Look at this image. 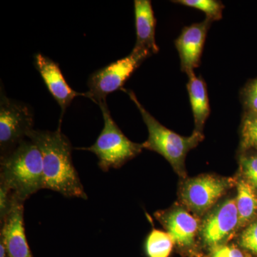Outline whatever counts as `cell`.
<instances>
[{"mask_svg":"<svg viewBox=\"0 0 257 257\" xmlns=\"http://www.w3.org/2000/svg\"><path fill=\"white\" fill-rule=\"evenodd\" d=\"M28 139L41 152L44 187L67 198L87 199L84 186L72 162V146L60 126L56 131L32 130Z\"/></svg>","mask_w":257,"mask_h":257,"instance_id":"cell-1","label":"cell"},{"mask_svg":"<svg viewBox=\"0 0 257 257\" xmlns=\"http://www.w3.org/2000/svg\"><path fill=\"white\" fill-rule=\"evenodd\" d=\"M160 215L161 221L174 243L182 247H191L194 244L199 228L197 219L194 216L182 209H175Z\"/></svg>","mask_w":257,"mask_h":257,"instance_id":"cell-12","label":"cell"},{"mask_svg":"<svg viewBox=\"0 0 257 257\" xmlns=\"http://www.w3.org/2000/svg\"><path fill=\"white\" fill-rule=\"evenodd\" d=\"M232 179L202 175L186 181L181 189L182 202L191 210L202 214L231 188Z\"/></svg>","mask_w":257,"mask_h":257,"instance_id":"cell-7","label":"cell"},{"mask_svg":"<svg viewBox=\"0 0 257 257\" xmlns=\"http://www.w3.org/2000/svg\"><path fill=\"white\" fill-rule=\"evenodd\" d=\"M241 96L246 111L257 113V79L245 86Z\"/></svg>","mask_w":257,"mask_h":257,"instance_id":"cell-20","label":"cell"},{"mask_svg":"<svg viewBox=\"0 0 257 257\" xmlns=\"http://www.w3.org/2000/svg\"><path fill=\"white\" fill-rule=\"evenodd\" d=\"M240 244L257 255V221L252 223L243 231L240 238Z\"/></svg>","mask_w":257,"mask_h":257,"instance_id":"cell-21","label":"cell"},{"mask_svg":"<svg viewBox=\"0 0 257 257\" xmlns=\"http://www.w3.org/2000/svg\"><path fill=\"white\" fill-rule=\"evenodd\" d=\"M187 76L189 81L187 88L195 124L194 132L203 134L204 124L211 111L207 84L204 79L197 77L194 72Z\"/></svg>","mask_w":257,"mask_h":257,"instance_id":"cell-14","label":"cell"},{"mask_svg":"<svg viewBox=\"0 0 257 257\" xmlns=\"http://www.w3.org/2000/svg\"><path fill=\"white\" fill-rule=\"evenodd\" d=\"M0 257H8L6 248L2 241H0Z\"/></svg>","mask_w":257,"mask_h":257,"instance_id":"cell-23","label":"cell"},{"mask_svg":"<svg viewBox=\"0 0 257 257\" xmlns=\"http://www.w3.org/2000/svg\"><path fill=\"white\" fill-rule=\"evenodd\" d=\"M137 106L148 130L149 137L143 143L144 149L160 154L168 161L180 177L186 176L185 159L187 154L204 140L203 134L193 132L189 137L181 136L157 121L139 101L131 90L121 89Z\"/></svg>","mask_w":257,"mask_h":257,"instance_id":"cell-3","label":"cell"},{"mask_svg":"<svg viewBox=\"0 0 257 257\" xmlns=\"http://www.w3.org/2000/svg\"><path fill=\"white\" fill-rule=\"evenodd\" d=\"M239 225L236 199L223 203L203 224L202 235L206 244L215 247L234 232Z\"/></svg>","mask_w":257,"mask_h":257,"instance_id":"cell-10","label":"cell"},{"mask_svg":"<svg viewBox=\"0 0 257 257\" xmlns=\"http://www.w3.org/2000/svg\"><path fill=\"white\" fill-rule=\"evenodd\" d=\"M240 165L246 182L257 189V155L241 157Z\"/></svg>","mask_w":257,"mask_h":257,"instance_id":"cell-19","label":"cell"},{"mask_svg":"<svg viewBox=\"0 0 257 257\" xmlns=\"http://www.w3.org/2000/svg\"><path fill=\"white\" fill-rule=\"evenodd\" d=\"M236 204L239 225L246 224L256 213L257 196L254 188L246 181L241 180L237 184Z\"/></svg>","mask_w":257,"mask_h":257,"instance_id":"cell-15","label":"cell"},{"mask_svg":"<svg viewBox=\"0 0 257 257\" xmlns=\"http://www.w3.org/2000/svg\"><path fill=\"white\" fill-rule=\"evenodd\" d=\"M35 64L47 89L60 106L62 110L59 126H60L66 109L70 105L74 98L80 95L84 96V93L81 94L76 92L69 87L58 64L46 56L40 53L36 54L35 55Z\"/></svg>","mask_w":257,"mask_h":257,"instance_id":"cell-11","label":"cell"},{"mask_svg":"<svg viewBox=\"0 0 257 257\" xmlns=\"http://www.w3.org/2000/svg\"><path fill=\"white\" fill-rule=\"evenodd\" d=\"M211 23L206 18L201 23L184 27L175 40V46L180 59L181 70L187 75L200 65L201 57Z\"/></svg>","mask_w":257,"mask_h":257,"instance_id":"cell-9","label":"cell"},{"mask_svg":"<svg viewBox=\"0 0 257 257\" xmlns=\"http://www.w3.org/2000/svg\"><path fill=\"white\" fill-rule=\"evenodd\" d=\"M135 15L137 35L135 48L148 50L152 55L158 53L160 47L155 40L157 20L151 1L135 0Z\"/></svg>","mask_w":257,"mask_h":257,"instance_id":"cell-13","label":"cell"},{"mask_svg":"<svg viewBox=\"0 0 257 257\" xmlns=\"http://www.w3.org/2000/svg\"><path fill=\"white\" fill-rule=\"evenodd\" d=\"M241 148L242 151L257 150V113L246 111L241 128Z\"/></svg>","mask_w":257,"mask_h":257,"instance_id":"cell-17","label":"cell"},{"mask_svg":"<svg viewBox=\"0 0 257 257\" xmlns=\"http://www.w3.org/2000/svg\"><path fill=\"white\" fill-rule=\"evenodd\" d=\"M152 55L148 50L134 47L126 57L94 72L88 80L89 91L84 93V96L96 104L106 100V96L110 93L122 89L132 74Z\"/></svg>","mask_w":257,"mask_h":257,"instance_id":"cell-5","label":"cell"},{"mask_svg":"<svg viewBox=\"0 0 257 257\" xmlns=\"http://www.w3.org/2000/svg\"><path fill=\"white\" fill-rule=\"evenodd\" d=\"M34 126L33 111L30 106L13 100L1 89L0 98V154L1 157L13 151L28 139Z\"/></svg>","mask_w":257,"mask_h":257,"instance_id":"cell-6","label":"cell"},{"mask_svg":"<svg viewBox=\"0 0 257 257\" xmlns=\"http://www.w3.org/2000/svg\"><path fill=\"white\" fill-rule=\"evenodd\" d=\"M168 232L153 229L147 236L145 250L149 257H169L174 245Z\"/></svg>","mask_w":257,"mask_h":257,"instance_id":"cell-16","label":"cell"},{"mask_svg":"<svg viewBox=\"0 0 257 257\" xmlns=\"http://www.w3.org/2000/svg\"><path fill=\"white\" fill-rule=\"evenodd\" d=\"M25 202L15 196L9 211L1 219L0 241L4 244L8 257H34L24 224Z\"/></svg>","mask_w":257,"mask_h":257,"instance_id":"cell-8","label":"cell"},{"mask_svg":"<svg viewBox=\"0 0 257 257\" xmlns=\"http://www.w3.org/2000/svg\"><path fill=\"white\" fill-rule=\"evenodd\" d=\"M211 257H245L243 253L234 246L219 245L214 247Z\"/></svg>","mask_w":257,"mask_h":257,"instance_id":"cell-22","label":"cell"},{"mask_svg":"<svg viewBox=\"0 0 257 257\" xmlns=\"http://www.w3.org/2000/svg\"><path fill=\"white\" fill-rule=\"evenodd\" d=\"M102 112L104 127L95 143L89 147H79L75 150L92 152L98 159V165L103 172L119 169L128 161L135 158L143 150V144L128 140L113 119L106 101L98 103Z\"/></svg>","mask_w":257,"mask_h":257,"instance_id":"cell-4","label":"cell"},{"mask_svg":"<svg viewBox=\"0 0 257 257\" xmlns=\"http://www.w3.org/2000/svg\"><path fill=\"white\" fill-rule=\"evenodd\" d=\"M177 4L184 5L189 8L200 10L205 13L206 18L210 21H218L222 19L224 5L216 0H177L173 1Z\"/></svg>","mask_w":257,"mask_h":257,"instance_id":"cell-18","label":"cell"},{"mask_svg":"<svg viewBox=\"0 0 257 257\" xmlns=\"http://www.w3.org/2000/svg\"><path fill=\"white\" fill-rule=\"evenodd\" d=\"M0 184L25 201L44 187L43 160L40 149L25 139L0 159Z\"/></svg>","mask_w":257,"mask_h":257,"instance_id":"cell-2","label":"cell"}]
</instances>
